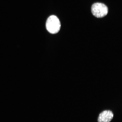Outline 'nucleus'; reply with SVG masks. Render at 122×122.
Listing matches in <instances>:
<instances>
[{"instance_id":"nucleus-1","label":"nucleus","mask_w":122,"mask_h":122,"mask_svg":"<svg viewBox=\"0 0 122 122\" xmlns=\"http://www.w3.org/2000/svg\"><path fill=\"white\" fill-rule=\"evenodd\" d=\"M61 27L60 21L57 16L52 15L47 19L46 27L50 33L54 34L58 33Z\"/></svg>"},{"instance_id":"nucleus-2","label":"nucleus","mask_w":122,"mask_h":122,"mask_svg":"<svg viewBox=\"0 0 122 122\" xmlns=\"http://www.w3.org/2000/svg\"><path fill=\"white\" fill-rule=\"evenodd\" d=\"M91 11L93 15L96 17L101 18L106 16L108 13L107 7L102 3H96L93 4Z\"/></svg>"},{"instance_id":"nucleus-3","label":"nucleus","mask_w":122,"mask_h":122,"mask_svg":"<svg viewBox=\"0 0 122 122\" xmlns=\"http://www.w3.org/2000/svg\"><path fill=\"white\" fill-rule=\"evenodd\" d=\"M113 117L114 114L112 111L105 110L99 114L97 121L98 122H110Z\"/></svg>"}]
</instances>
